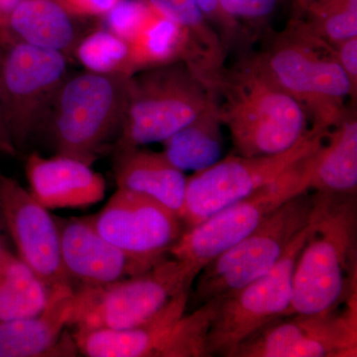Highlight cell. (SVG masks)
<instances>
[{"label": "cell", "instance_id": "6da1fadb", "mask_svg": "<svg viewBox=\"0 0 357 357\" xmlns=\"http://www.w3.org/2000/svg\"><path fill=\"white\" fill-rule=\"evenodd\" d=\"M215 91L220 121L237 155L282 153L310 130L306 110L270 76L257 54L223 68Z\"/></svg>", "mask_w": 357, "mask_h": 357}, {"label": "cell", "instance_id": "7a4b0ae2", "mask_svg": "<svg viewBox=\"0 0 357 357\" xmlns=\"http://www.w3.org/2000/svg\"><path fill=\"white\" fill-rule=\"evenodd\" d=\"M309 234L285 317L335 309L357 293L356 194L314 192Z\"/></svg>", "mask_w": 357, "mask_h": 357}, {"label": "cell", "instance_id": "3957f363", "mask_svg": "<svg viewBox=\"0 0 357 357\" xmlns=\"http://www.w3.org/2000/svg\"><path fill=\"white\" fill-rule=\"evenodd\" d=\"M257 54L262 65L282 89L304 107L312 128L323 132L349 114L347 98L356 93L338 63L335 46L312 31L302 18L291 17Z\"/></svg>", "mask_w": 357, "mask_h": 357}, {"label": "cell", "instance_id": "277c9868", "mask_svg": "<svg viewBox=\"0 0 357 357\" xmlns=\"http://www.w3.org/2000/svg\"><path fill=\"white\" fill-rule=\"evenodd\" d=\"M129 77L86 70L69 75L44 126L56 154L93 165L112 152L123 123Z\"/></svg>", "mask_w": 357, "mask_h": 357}, {"label": "cell", "instance_id": "5b68a950", "mask_svg": "<svg viewBox=\"0 0 357 357\" xmlns=\"http://www.w3.org/2000/svg\"><path fill=\"white\" fill-rule=\"evenodd\" d=\"M215 100V91L185 63L136 73L128 79L123 123L112 151L164 142Z\"/></svg>", "mask_w": 357, "mask_h": 357}, {"label": "cell", "instance_id": "8992f818", "mask_svg": "<svg viewBox=\"0 0 357 357\" xmlns=\"http://www.w3.org/2000/svg\"><path fill=\"white\" fill-rule=\"evenodd\" d=\"M201 268L169 255L143 273L74 291L68 328L123 331L145 323L181 293L192 290Z\"/></svg>", "mask_w": 357, "mask_h": 357}, {"label": "cell", "instance_id": "52a82bcc", "mask_svg": "<svg viewBox=\"0 0 357 357\" xmlns=\"http://www.w3.org/2000/svg\"><path fill=\"white\" fill-rule=\"evenodd\" d=\"M68 70L64 54L25 43L0 29L2 114L18 152L44 128Z\"/></svg>", "mask_w": 357, "mask_h": 357}, {"label": "cell", "instance_id": "ba28073f", "mask_svg": "<svg viewBox=\"0 0 357 357\" xmlns=\"http://www.w3.org/2000/svg\"><path fill=\"white\" fill-rule=\"evenodd\" d=\"M191 290L181 293L145 323L123 331H73L88 357H206V337L220 297L188 312Z\"/></svg>", "mask_w": 357, "mask_h": 357}, {"label": "cell", "instance_id": "9c48e42d", "mask_svg": "<svg viewBox=\"0 0 357 357\" xmlns=\"http://www.w3.org/2000/svg\"><path fill=\"white\" fill-rule=\"evenodd\" d=\"M312 203L311 191L294 197L248 236L211 260L192 287L190 297L195 307L234 292L268 273L309 225Z\"/></svg>", "mask_w": 357, "mask_h": 357}, {"label": "cell", "instance_id": "30bf717a", "mask_svg": "<svg viewBox=\"0 0 357 357\" xmlns=\"http://www.w3.org/2000/svg\"><path fill=\"white\" fill-rule=\"evenodd\" d=\"M317 151L291 167L271 184L185 229L169 255L203 269L213 258L257 229L289 199L311 191Z\"/></svg>", "mask_w": 357, "mask_h": 357}, {"label": "cell", "instance_id": "8fae6325", "mask_svg": "<svg viewBox=\"0 0 357 357\" xmlns=\"http://www.w3.org/2000/svg\"><path fill=\"white\" fill-rule=\"evenodd\" d=\"M328 133L312 128L287 151L265 156H229L195 172L188 178L185 189L182 213L185 229L275 182L291 167L318 150Z\"/></svg>", "mask_w": 357, "mask_h": 357}, {"label": "cell", "instance_id": "7c38bea8", "mask_svg": "<svg viewBox=\"0 0 357 357\" xmlns=\"http://www.w3.org/2000/svg\"><path fill=\"white\" fill-rule=\"evenodd\" d=\"M307 234L309 225L268 273L222 296L206 337V356L230 357L248 338L286 316L292 302L294 270Z\"/></svg>", "mask_w": 357, "mask_h": 357}, {"label": "cell", "instance_id": "4fadbf2b", "mask_svg": "<svg viewBox=\"0 0 357 357\" xmlns=\"http://www.w3.org/2000/svg\"><path fill=\"white\" fill-rule=\"evenodd\" d=\"M357 356V293L342 306L284 317L248 338L230 357Z\"/></svg>", "mask_w": 357, "mask_h": 357}, {"label": "cell", "instance_id": "5bb4252c", "mask_svg": "<svg viewBox=\"0 0 357 357\" xmlns=\"http://www.w3.org/2000/svg\"><path fill=\"white\" fill-rule=\"evenodd\" d=\"M86 218L116 248L155 260L168 257L185 229L182 218L163 204L119 188L100 211Z\"/></svg>", "mask_w": 357, "mask_h": 357}, {"label": "cell", "instance_id": "9a60e30c", "mask_svg": "<svg viewBox=\"0 0 357 357\" xmlns=\"http://www.w3.org/2000/svg\"><path fill=\"white\" fill-rule=\"evenodd\" d=\"M0 211L18 257L52 290L72 288L63 267L56 218L20 182L3 174H0Z\"/></svg>", "mask_w": 357, "mask_h": 357}, {"label": "cell", "instance_id": "2e32d148", "mask_svg": "<svg viewBox=\"0 0 357 357\" xmlns=\"http://www.w3.org/2000/svg\"><path fill=\"white\" fill-rule=\"evenodd\" d=\"M56 220L63 267L73 291L109 285L143 273L163 260L121 250L103 238L86 217L56 218Z\"/></svg>", "mask_w": 357, "mask_h": 357}, {"label": "cell", "instance_id": "e0dca14e", "mask_svg": "<svg viewBox=\"0 0 357 357\" xmlns=\"http://www.w3.org/2000/svg\"><path fill=\"white\" fill-rule=\"evenodd\" d=\"M25 173L28 191L49 211L88 208L102 202L107 192L102 174L64 155L48 158L33 152L26 160Z\"/></svg>", "mask_w": 357, "mask_h": 357}, {"label": "cell", "instance_id": "ac0fdd59", "mask_svg": "<svg viewBox=\"0 0 357 357\" xmlns=\"http://www.w3.org/2000/svg\"><path fill=\"white\" fill-rule=\"evenodd\" d=\"M73 293L56 289L39 314L0 323V357L76 356L74 338L66 332Z\"/></svg>", "mask_w": 357, "mask_h": 357}, {"label": "cell", "instance_id": "d6986e66", "mask_svg": "<svg viewBox=\"0 0 357 357\" xmlns=\"http://www.w3.org/2000/svg\"><path fill=\"white\" fill-rule=\"evenodd\" d=\"M112 170L119 189L163 204L182 218L188 178L163 152L143 147L114 150Z\"/></svg>", "mask_w": 357, "mask_h": 357}, {"label": "cell", "instance_id": "ffe728a7", "mask_svg": "<svg viewBox=\"0 0 357 357\" xmlns=\"http://www.w3.org/2000/svg\"><path fill=\"white\" fill-rule=\"evenodd\" d=\"M76 18L63 0H20L0 29L25 43L69 57L82 38Z\"/></svg>", "mask_w": 357, "mask_h": 357}, {"label": "cell", "instance_id": "44dd1931", "mask_svg": "<svg viewBox=\"0 0 357 357\" xmlns=\"http://www.w3.org/2000/svg\"><path fill=\"white\" fill-rule=\"evenodd\" d=\"M328 143L316 153L311 178V192L356 194L357 121L349 112L344 121L328 131Z\"/></svg>", "mask_w": 357, "mask_h": 357}, {"label": "cell", "instance_id": "7402d4cb", "mask_svg": "<svg viewBox=\"0 0 357 357\" xmlns=\"http://www.w3.org/2000/svg\"><path fill=\"white\" fill-rule=\"evenodd\" d=\"M218 100L164 141L163 153L181 171L204 170L220 161L223 149Z\"/></svg>", "mask_w": 357, "mask_h": 357}, {"label": "cell", "instance_id": "603a6c76", "mask_svg": "<svg viewBox=\"0 0 357 357\" xmlns=\"http://www.w3.org/2000/svg\"><path fill=\"white\" fill-rule=\"evenodd\" d=\"M53 292L17 255L6 251L0 262V323L39 314Z\"/></svg>", "mask_w": 357, "mask_h": 357}, {"label": "cell", "instance_id": "cb8c5ba5", "mask_svg": "<svg viewBox=\"0 0 357 357\" xmlns=\"http://www.w3.org/2000/svg\"><path fill=\"white\" fill-rule=\"evenodd\" d=\"M162 15L177 23L191 37L215 77L220 76L227 48L217 30L204 17L195 0H147ZM215 77V79H218Z\"/></svg>", "mask_w": 357, "mask_h": 357}, {"label": "cell", "instance_id": "d4e9b609", "mask_svg": "<svg viewBox=\"0 0 357 357\" xmlns=\"http://www.w3.org/2000/svg\"><path fill=\"white\" fill-rule=\"evenodd\" d=\"M73 55L89 72L128 77L135 74L130 44L105 27L82 37Z\"/></svg>", "mask_w": 357, "mask_h": 357}, {"label": "cell", "instance_id": "484cf974", "mask_svg": "<svg viewBox=\"0 0 357 357\" xmlns=\"http://www.w3.org/2000/svg\"><path fill=\"white\" fill-rule=\"evenodd\" d=\"M155 13L147 0H119L102 17L105 28L131 43Z\"/></svg>", "mask_w": 357, "mask_h": 357}, {"label": "cell", "instance_id": "4316f807", "mask_svg": "<svg viewBox=\"0 0 357 357\" xmlns=\"http://www.w3.org/2000/svg\"><path fill=\"white\" fill-rule=\"evenodd\" d=\"M223 9L243 29L246 38L251 30L261 29L271 20L277 7L284 0H220Z\"/></svg>", "mask_w": 357, "mask_h": 357}, {"label": "cell", "instance_id": "83f0119b", "mask_svg": "<svg viewBox=\"0 0 357 357\" xmlns=\"http://www.w3.org/2000/svg\"><path fill=\"white\" fill-rule=\"evenodd\" d=\"M300 18L309 25L314 34L333 46L357 37V7L342 9L323 17Z\"/></svg>", "mask_w": 357, "mask_h": 357}, {"label": "cell", "instance_id": "f1b7e54d", "mask_svg": "<svg viewBox=\"0 0 357 357\" xmlns=\"http://www.w3.org/2000/svg\"><path fill=\"white\" fill-rule=\"evenodd\" d=\"M204 17L217 30L227 50L245 39V34L236 21L223 9L220 0H195Z\"/></svg>", "mask_w": 357, "mask_h": 357}, {"label": "cell", "instance_id": "f546056e", "mask_svg": "<svg viewBox=\"0 0 357 357\" xmlns=\"http://www.w3.org/2000/svg\"><path fill=\"white\" fill-rule=\"evenodd\" d=\"M338 63L342 66L345 74L357 93V37L340 42L335 46Z\"/></svg>", "mask_w": 357, "mask_h": 357}, {"label": "cell", "instance_id": "4dcf8cb0", "mask_svg": "<svg viewBox=\"0 0 357 357\" xmlns=\"http://www.w3.org/2000/svg\"><path fill=\"white\" fill-rule=\"evenodd\" d=\"M119 0H63L70 13L76 17L105 15Z\"/></svg>", "mask_w": 357, "mask_h": 357}, {"label": "cell", "instance_id": "1f68e13d", "mask_svg": "<svg viewBox=\"0 0 357 357\" xmlns=\"http://www.w3.org/2000/svg\"><path fill=\"white\" fill-rule=\"evenodd\" d=\"M357 7V0H317L306 10L296 17L318 18L342 9ZM294 17V16H292Z\"/></svg>", "mask_w": 357, "mask_h": 357}, {"label": "cell", "instance_id": "d6a6232c", "mask_svg": "<svg viewBox=\"0 0 357 357\" xmlns=\"http://www.w3.org/2000/svg\"><path fill=\"white\" fill-rule=\"evenodd\" d=\"M0 154L7 155V156H16L18 154L10 136L2 130H0Z\"/></svg>", "mask_w": 357, "mask_h": 357}, {"label": "cell", "instance_id": "836d02e7", "mask_svg": "<svg viewBox=\"0 0 357 357\" xmlns=\"http://www.w3.org/2000/svg\"><path fill=\"white\" fill-rule=\"evenodd\" d=\"M20 0H0V27Z\"/></svg>", "mask_w": 357, "mask_h": 357}, {"label": "cell", "instance_id": "e575fe53", "mask_svg": "<svg viewBox=\"0 0 357 357\" xmlns=\"http://www.w3.org/2000/svg\"><path fill=\"white\" fill-rule=\"evenodd\" d=\"M292 8V16H300L301 14L306 10L307 7L316 2L317 0H288Z\"/></svg>", "mask_w": 357, "mask_h": 357}, {"label": "cell", "instance_id": "d590c367", "mask_svg": "<svg viewBox=\"0 0 357 357\" xmlns=\"http://www.w3.org/2000/svg\"><path fill=\"white\" fill-rule=\"evenodd\" d=\"M6 231V225H4L3 218H2L1 211H0V262L2 258L8 250L6 248V241H4V232Z\"/></svg>", "mask_w": 357, "mask_h": 357}, {"label": "cell", "instance_id": "8d00e7d4", "mask_svg": "<svg viewBox=\"0 0 357 357\" xmlns=\"http://www.w3.org/2000/svg\"><path fill=\"white\" fill-rule=\"evenodd\" d=\"M0 130L4 131V132H6L9 135L6 123H4L3 114H2L1 96H0Z\"/></svg>", "mask_w": 357, "mask_h": 357}]
</instances>
